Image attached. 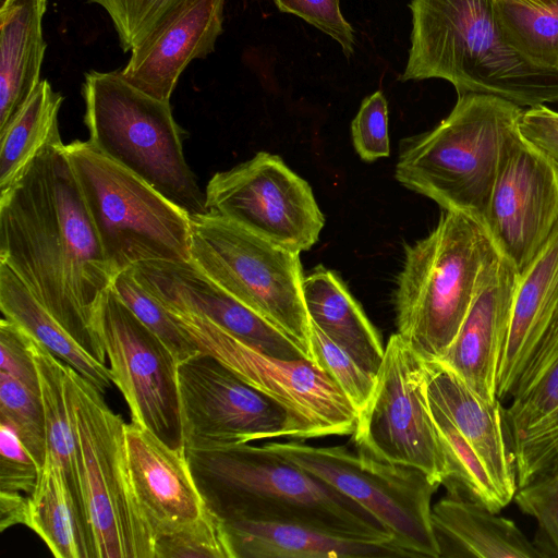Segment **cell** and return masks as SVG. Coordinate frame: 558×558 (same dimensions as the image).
Masks as SVG:
<instances>
[{"instance_id":"cell-1","label":"cell","mask_w":558,"mask_h":558,"mask_svg":"<svg viewBox=\"0 0 558 558\" xmlns=\"http://www.w3.org/2000/svg\"><path fill=\"white\" fill-rule=\"evenodd\" d=\"M0 263L93 359L106 365L93 313L114 274L61 136L45 145L0 192Z\"/></svg>"},{"instance_id":"cell-2","label":"cell","mask_w":558,"mask_h":558,"mask_svg":"<svg viewBox=\"0 0 558 558\" xmlns=\"http://www.w3.org/2000/svg\"><path fill=\"white\" fill-rule=\"evenodd\" d=\"M207 508L222 521L295 523L398 550L368 511L265 445L185 450Z\"/></svg>"},{"instance_id":"cell-3","label":"cell","mask_w":558,"mask_h":558,"mask_svg":"<svg viewBox=\"0 0 558 558\" xmlns=\"http://www.w3.org/2000/svg\"><path fill=\"white\" fill-rule=\"evenodd\" d=\"M402 81L442 78L458 96L492 95L519 107L558 101V70L537 66L507 40L494 0H411Z\"/></svg>"},{"instance_id":"cell-4","label":"cell","mask_w":558,"mask_h":558,"mask_svg":"<svg viewBox=\"0 0 558 558\" xmlns=\"http://www.w3.org/2000/svg\"><path fill=\"white\" fill-rule=\"evenodd\" d=\"M522 108L466 93L435 129L402 144L396 179L407 189L461 213L486 232L485 219L500 156Z\"/></svg>"},{"instance_id":"cell-5","label":"cell","mask_w":558,"mask_h":558,"mask_svg":"<svg viewBox=\"0 0 558 558\" xmlns=\"http://www.w3.org/2000/svg\"><path fill=\"white\" fill-rule=\"evenodd\" d=\"M494 251L477 222L448 210L427 236L407 245L393 296L396 326L422 360H440L454 340Z\"/></svg>"},{"instance_id":"cell-6","label":"cell","mask_w":558,"mask_h":558,"mask_svg":"<svg viewBox=\"0 0 558 558\" xmlns=\"http://www.w3.org/2000/svg\"><path fill=\"white\" fill-rule=\"evenodd\" d=\"M84 122L92 144L138 175L191 218L207 214L205 192L189 167L170 101L129 83L120 71L84 75Z\"/></svg>"},{"instance_id":"cell-7","label":"cell","mask_w":558,"mask_h":558,"mask_svg":"<svg viewBox=\"0 0 558 558\" xmlns=\"http://www.w3.org/2000/svg\"><path fill=\"white\" fill-rule=\"evenodd\" d=\"M65 148L114 276L143 262L191 260L185 211L90 141Z\"/></svg>"},{"instance_id":"cell-8","label":"cell","mask_w":558,"mask_h":558,"mask_svg":"<svg viewBox=\"0 0 558 558\" xmlns=\"http://www.w3.org/2000/svg\"><path fill=\"white\" fill-rule=\"evenodd\" d=\"M65 390L96 558H155V536L129 472L126 423L102 392L66 364Z\"/></svg>"},{"instance_id":"cell-9","label":"cell","mask_w":558,"mask_h":558,"mask_svg":"<svg viewBox=\"0 0 558 558\" xmlns=\"http://www.w3.org/2000/svg\"><path fill=\"white\" fill-rule=\"evenodd\" d=\"M190 257L220 288L290 337L314 363L300 253L207 213L191 218Z\"/></svg>"},{"instance_id":"cell-10","label":"cell","mask_w":558,"mask_h":558,"mask_svg":"<svg viewBox=\"0 0 558 558\" xmlns=\"http://www.w3.org/2000/svg\"><path fill=\"white\" fill-rule=\"evenodd\" d=\"M265 446L362 506L391 534L403 557H441L432 518L439 485L424 472L344 446L316 447L296 439Z\"/></svg>"},{"instance_id":"cell-11","label":"cell","mask_w":558,"mask_h":558,"mask_svg":"<svg viewBox=\"0 0 558 558\" xmlns=\"http://www.w3.org/2000/svg\"><path fill=\"white\" fill-rule=\"evenodd\" d=\"M201 352L217 359L287 411L296 440L352 435L357 413L338 385L310 360L270 356L208 318L166 306Z\"/></svg>"},{"instance_id":"cell-12","label":"cell","mask_w":558,"mask_h":558,"mask_svg":"<svg viewBox=\"0 0 558 558\" xmlns=\"http://www.w3.org/2000/svg\"><path fill=\"white\" fill-rule=\"evenodd\" d=\"M359 452L410 466L442 485L448 463L426 395L424 361L399 333L390 336L367 405L352 434Z\"/></svg>"},{"instance_id":"cell-13","label":"cell","mask_w":558,"mask_h":558,"mask_svg":"<svg viewBox=\"0 0 558 558\" xmlns=\"http://www.w3.org/2000/svg\"><path fill=\"white\" fill-rule=\"evenodd\" d=\"M93 328L110 363L132 421L174 449L184 448L178 361L162 340L108 288L93 313Z\"/></svg>"},{"instance_id":"cell-14","label":"cell","mask_w":558,"mask_h":558,"mask_svg":"<svg viewBox=\"0 0 558 558\" xmlns=\"http://www.w3.org/2000/svg\"><path fill=\"white\" fill-rule=\"evenodd\" d=\"M205 198L207 213L300 254L318 241L325 223L310 184L267 151L215 173Z\"/></svg>"},{"instance_id":"cell-15","label":"cell","mask_w":558,"mask_h":558,"mask_svg":"<svg viewBox=\"0 0 558 558\" xmlns=\"http://www.w3.org/2000/svg\"><path fill=\"white\" fill-rule=\"evenodd\" d=\"M178 386L185 450L295 437L283 407L208 353L178 364Z\"/></svg>"},{"instance_id":"cell-16","label":"cell","mask_w":558,"mask_h":558,"mask_svg":"<svg viewBox=\"0 0 558 558\" xmlns=\"http://www.w3.org/2000/svg\"><path fill=\"white\" fill-rule=\"evenodd\" d=\"M558 226V168L522 136H507L485 227L496 250L521 272Z\"/></svg>"},{"instance_id":"cell-17","label":"cell","mask_w":558,"mask_h":558,"mask_svg":"<svg viewBox=\"0 0 558 558\" xmlns=\"http://www.w3.org/2000/svg\"><path fill=\"white\" fill-rule=\"evenodd\" d=\"M131 270L165 306L199 314L270 356L308 360L290 337L220 288L191 260H148Z\"/></svg>"},{"instance_id":"cell-18","label":"cell","mask_w":558,"mask_h":558,"mask_svg":"<svg viewBox=\"0 0 558 558\" xmlns=\"http://www.w3.org/2000/svg\"><path fill=\"white\" fill-rule=\"evenodd\" d=\"M519 272L496 250L487 259L471 307L454 340L438 362L481 398L495 402Z\"/></svg>"},{"instance_id":"cell-19","label":"cell","mask_w":558,"mask_h":558,"mask_svg":"<svg viewBox=\"0 0 558 558\" xmlns=\"http://www.w3.org/2000/svg\"><path fill=\"white\" fill-rule=\"evenodd\" d=\"M511 399L505 420L520 488L558 465V318Z\"/></svg>"},{"instance_id":"cell-20","label":"cell","mask_w":558,"mask_h":558,"mask_svg":"<svg viewBox=\"0 0 558 558\" xmlns=\"http://www.w3.org/2000/svg\"><path fill=\"white\" fill-rule=\"evenodd\" d=\"M125 448L133 490L155 539L205 512L184 448H171L133 421L125 424Z\"/></svg>"},{"instance_id":"cell-21","label":"cell","mask_w":558,"mask_h":558,"mask_svg":"<svg viewBox=\"0 0 558 558\" xmlns=\"http://www.w3.org/2000/svg\"><path fill=\"white\" fill-rule=\"evenodd\" d=\"M226 0H197L166 28L131 50L121 75L160 100H170L180 75L215 49L222 33Z\"/></svg>"},{"instance_id":"cell-22","label":"cell","mask_w":558,"mask_h":558,"mask_svg":"<svg viewBox=\"0 0 558 558\" xmlns=\"http://www.w3.org/2000/svg\"><path fill=\"white\" fill-rule=\"evenodd\" d=\"M558 318V226L519 272L509 331L497 377L498 399L511 398L517 384Z\"/></svg>"},{"instance_id":"cell-23","label":"cell","mask_w":558,"mask_h":558,"mask_svg":"<svg viewBox=\"0 0 558 558\" xmlns=\"http://www.w3.org/2000/svg\"><path fill=\"white\" fill-rule=\"evenodd\" d=\"M424 369L428 400L449 417L474 448L500 493L510 502L518 486L500 400L489 402L481 398L438 361H424Z\"/></svg>"},{"instance_id":"cell-24","label":"cell","mask_w":558,"mask_h":558,"mask_svg":"<svg viewBox=\"0 0 558 558\" xmlns=\"http://www.w3.org/2000/svg\"><path fill=\"white\" fill-rule=\"evenodd\" d=\"M47 0H3L0 8V131L40 83Z\"/></svg>"},{"instance_id":"cell-25","label":"cell","mask_w":558,"mask_h":558,"mask_svg":"<svg viewBox=\"0 0 558 558\" xmlns=\"http://www.w3.org/2000/svg\"><path fill=\"white\" fill-rule=\"evenodd\" d=\"M432 518L441 557L539 558L512 520L460 496L447 494Z\"/></svg>"},{"instance_id":"cell-26","label":"cell","mask_w":558,"mask_h":558,"mask_svg":"<svg viewBox=\"0 0 558 558\" xmlns=\"http://www.w3.org/2000/svg\"><path fill=\"white\" fill-rule=\"evenodd\" d=\"M234 558L402 557L390 546L365 543L295 523L227 521Z\"/></svg>"},{"instance_id":"cell-27","label":"cell","mask_w":558,"mask_h":558,"mask_svg":"<svg viewBox=\"0 0 558 558\" xmlns=\"http://www.w3.org/2000/svg\"><path fill=\"white\" fill-rule=\"evenodd\" d=\"M302 291L311 322L376 376L385 353L381 337L342 280L318 266L303 278Z\"/></svg>"},{"instance_id":"cell-28","label":"cell","mask_w":558,"mask_h":558,"mask_svg":"<svg viewBox=\"0 0 558 558\" xmlns=\"http://www.w3.org/2000/svg\"><path fill=\"white\" fill-rule=\"evenodd\" d=\"M0 307L4 317L19 325L100 392L111 386L110 369L75 341L4 263H0Z\"/></svg>"},{"instance_id":"cell-29","label":"cell","mask_w":558,"mask_h":558,"mask_svg":"<svg viewBox=\"0 0 558 558\" xmlns=\"http://www.w3.org/2000/svg\"><path fill=\"white\" fill-rule=\"evenodd\" d=\"M27 526L56 558H96L92 531L82 517L60 465L47 454L28 496Z\"/></svg>"},{"instance_id":"cell-30","label":"cell","mask_w":558,"mask_h":558,"mask_svg":"<svg viewBox=\"0 0 558 558\" xmlns=\"http://www.w3.org/2000/svg\"><path fill=\"white\" fill-rule=\"evenodd\" d=\"M29 338V348L37 368L45 414L47 454L60 465L71 495L92 531L83 496L77 439L66 398L65 363H62L31 336Z\"/></svg>"},{"instance_id":"cell-31","label":"cell","mask_w":558,"mask_h":558,"mask_svg":"<svg viewBox=\"0 0 558 558\" xmlns=\"http://www.w3.org/2000/svg\"><path fill=\"white\" fill-rule=\"evenodd\" d=\"M63 101L47 80L0 131V192L23 172L39 150L60 136L58 114Z\"/></svg>"},{"instance_id":"cell-32","label":"cell","mask_w":558,"mask_h":558,"mask_svg":"<svg viewBox=\"0 0 558 558\" xmlns=\"http://www.w3.org/2000/svg\"><path fill=\"white\" fill-rule=\"evenodd\" d=\"M428 404L448 463V477L442 484L447 494L499 512L509 501L500 493L485 463L449 417L432 401L428 400Z\"/></svg>"},{"instance_id":"cell-33","label":"cell","mask_w":558,"mask_h":558,"mask_svg":"<svg viewBox=\"0 0 558 558\" xmlns=\"http://www.w3.org/2000/svg\"><path fill=\"white\" fill-rule=\"evenodd\" d=\"M510 45L533 64L558 70V4L539 8L512 0H494Z\"/></svg>"},{"instance_id":"cell-34","label":"cell","mask_w":558,"mask_h":558,"mask_svg":"<svg viewBox=\"0 0 558 558\" xmlns=\"http://www.w3.org/2000/svg\"><path fill=\"white\" fill-rule=\"evenodd\" d=\"M109 15L124 52L144 44L197 0H87Z\"/></svg>"},{"instance_id":"cell-35","label":"cell","mask_w":558,"mask_h":558,"mask_svg":"<svg viewBox=\"0 0 558 558\" xmlns=\"http://www.w3.org/2000/svg\"><path fill=\"white\" fill-rule=\"evenodd\" d=\"M111 288L133 314L162 340L178 363L201 352L169 310L135 278L130 268L113 277Z\"/></svg>"},{"instance_id":"cell-36","label":"cell","mask_w":558,"mask_h":558,"mask_svg":"<svg viewBox=\"0 0 558 558\" xmlns=\"http://www.w3.org/2000/svg\"><path fill=\"white\" fill-rule=\"evenodd\" d=\"M0 421L9 423L39 469L47 457V432L40 393L0 373Z\"/></svg>"},{"instance_id":"cell-37","label":"cell","mask_w":558,"mask_h":558,"mask_svg":"<svg viewBox=\"0 0 558 558\" xmlns=\"http://www.w3.org/2000/svg\"><path fill=\"white\" fill-rule=\"evenodd\" d=\"M155 558H234L223 521L208 508L195 521L155 539Z\"/></svg>"},{"instance_id":"cell-38","label":"cell","mask_w":558,"mask_h":558,"mask_svg":"<svg viewBox=\"0 0 558 558\" xmlns=\"http://www.w3.org/2000/svg\"><path fill=\"white\" fill-rule=\"evenodd\" d=\"M311 348L314 363L338 385L359 414L373 396L376 376L360 366L312 322Z\"/></svg>"},{"instance_id":"cell-39","label":"cell","mask_w":558,"mask_h":558,"mask_svg":"<svg viewBox=\"0 0 558 558\" xmlns=\"http://www.w3.org/2000/svg\"><path fill=\"white\" fill-rule=\"evenodd\" d=\"M515 504L537 523L533 545L541 558H558V465L517 489Z\"/></svg>"},{"instance_id":"cell-40","label":"cell","mask_w":558,"mask_h":558,"mask_svg":"<svg viewBox=\"0 0 558 558\" xmlns=\"http://www.w3.org/2000/svg\"><path fill=\"white\" fill-rule=\"evenodd\" d=\"M353 146L364 161L390 154L388 105L380 90L366 97L351 123Z\"/></svg>"},{"instance_id":"cell-41","label":"cell","mask_w":558,"mask_h":558,"mask_svg":"<svg viewBox=\"0 0 558 558\" xmlns=\"http://www.w3.org/2000/svg\"><path fill=\"white\" fill-rule=\"evenodd\" d=\"M40 469L21 442L14 428L0 421V488L3 492H34Z\"/></svg>"},{"instance_id":"cell-42","label":"cell","mask_w":558,"mask_h":558,"mask_svg":"<svg viewBox=\"0 0 558 558\" xmlns=\"http://www.w3.org/2000/svg\"><path fill=\"white\" fill-rule=\"evenodd\" d=\"M284 13L294 14L335 39L343 53L354 50L353 28L340 10L339 0H274Z\"/></svg>"},{"instance_id":"cell-43","label":"cell","mask_w":558,"mask_h":558,"mask_svg":"<svg viewBox=\"0 0 558 558\" xmlns=\"http://www.w3.org/2000/svg\"><path fill=\"white\" fill-rule=\"evenodd\" d=\"M29 336L14 322H0V373H4L40 393L37 368L29 348Z\"/></svg>"},{"instance_id":"cell-44","label":"cell","mask_w":558,"mask_h":558,"mask_svg":"<svg viewBox=\"0 0 558 558\" xmlns=\"http://www.w3.org/2000/svg\"><path fill=\"white\" fill-rule=\"evenodd\" d=\"M518 129L522 136L543 151L558 168V112L546 106L522 110Z\"/></svg>"},{"instance_id":"cell-45","label":"cell","mask_w":558,"mask_h":558,"mask_svg":"<svg viewBox=\"0 0 558 558\" xmlns=\"http://www.w3.org/2000/svg\"><path fill=\"white\" fill-rule=\"evenodd\" d=\"M28 496L24 497L17 492L0 493V530L3 531L14 524L27 525Z\"/></svg>"},{"instance_id":"cell-46","label":"cell","mask_w":558,"mask_h":558,"mask_svg":"<svg viewBox=\"0 0 558 558\" xmlns=\"http://www.w3.org/2000/svg\"><path fill=\"white\" fill-rule=\"evenodd\" d=\"M517 2L526 3L539 8H553L558 4V0H512Z\"/></svg>"}]
</instances>
